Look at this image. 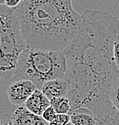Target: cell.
<instances>
[{"label":"cell","instance_id":"1","mask_svg":"<svg viewBox=\"0 0 119 125\" xmlns=\"http://www.w3.org/2000/svg\"><path fill=\"white\" fill-rule=\"evenodd\" d=\"M81 15L75 36L63 51L67 63V97L71 113L80 108L89 110L104 125L114 110L110 94L119 78L113 56L119 19L100 10H87Z\"/></svg>","mask_w":119,"mask_h":125},{"label":"cell","instance_id":"2","mask_svg":"<svg viewBox=\"0 0 119 125\" xmlns=\"http://www.w3.org/2000/svg\"><path fill=\"white\" fill-rule=\"evenodd\" d=\"M15 10L27 46L44 50L63 52L82 21L68 0H22Z\"/></svg>","mask_w":119,"mask_h":125},{"label":"cell","instance_id":"3","mask_svg":"<svg viewBox=\"0 0 119 125\" xmlns=\"http://www.w3.org/2000/svg\"><path fill=\"white\" fill-rule=\"evenodd\" d=\"M66 58L63 52L48 51L27 46L20 56L14 81L28 80L41 90L46 82L65 79Z\"/></svg>","mask_w":119,"mask_h":125},{"label":"cell","instance_id":"4","mask_svg":"<svg viewBox=\"0 0 119 125\" xmlns=\"http://www.w3.org/2000/svg\"><path fill=\"white\" fill-rule=\"evenodd\" d=\"M26 47L16 10L0 5V78L12 80Z\"/></svg>","mask_w":119,"mask_h":125},{"label":"cell","instance_id":"5","mask_svg":"<svg viewBox=\"0 0 119 125\" xmlns=\"http://www.w3.org/2000/svg\"><path fill=\"white\" fill-rule=\"evenodd\" d=\"M37 89L35 84L28 80H20L14 81L7 89L9 100L12 104L21 106Z\"/></svg>","mask_w":119,"mask_h":125},{"label":"cell","instance_id":"6","mask_svg":"<svg viewBox=\"0 0 119 125\" xmlns=\"http://www.w3.org/2000/svg\"><path fill=\"white\" fill-rule=\"evenodd\" d=\"M10 123L13 125H48L41 116L30 113L23 106L14 110Z\"/></svg>","mask_w":119,"mask_h":125},{"label":"cell","instance_id":"7","mask_svg":"<svg viewBox=\"0 0 119 125\" xmlns=\"http://www.w3.org/2000/svg\"><path fill=\"white\" fill-rule=\"evenodd\" d=\"M41 91L49 101H52L59 97L67 96L69 92V83L66 79L49 80L43 84Z\"/></svg>","mask_w":119,"mask_h":125},{"label":"cell","instance_id":"8","mask_svg":"<svg viewBox=\"0 0 119 125\" xmlns=\"http://www.w3.org/2000/svg\"><path fill=\"white\" fill-rule=\"evenodd\" d=\"M51 106L50 101L42 93L41 90L36 89L32 95L25 102V107L30 113L37 116H41L46 111V109Z\"/></svg>","mask_w":119,"mask_h":125},{"label":"cell","instance_id":"9","mask_svg":"<svg viewBox=\"0 0 119 125\" xmlns=\"http://www.w3.org/2000/svg\"><path fill=\"white\" fill-rule=\"evenodd\" d=\"M70 122L74 125H100L96 117L84 108L77 109L71 113Z\"/></svg>","mask_w":119,"mask_h":125},{"label":"cell","instance_id":"10","mask_svg":"<svg viewBox=\"0 0 119 125\" xmlns=\"http://www.w3.org/2000/svg\"><path fill=\"white\" fill-rule=\"evenodd\" d=\"M51 106L54 109L57 114H71V104L67 96L59 97L50 101Z\"/></svg>","mask_w":119,"mask_h":125},{"label":"cell","instance_id":"11","mask_svg":"<svg viewBox=\"0 0 119 125\" xmlns=\"http://www.w3.org/2000/svg\"><path fill=\"white\" fill-rule=\"evenodd\" d=\"M110 98H111V102L113 107L119 115V78L111 87Z\"/></svg>","mask_w":119,"mask_h":125},{"label":"cell","instance_id":"12","mask_svg":"<svg viewBox=\"0 0 119 125\" xmlns=\"http://www.w3.org/2000/svg\"><path fill=\"white\" fill-rule=\"evenodd\" d=\"M69 122H70V115L57 114L54 120L48 125H66Z\"/></svg>","mask_w":119,"mask_h":125},{"label":"cell","instance_id":"13","mask_svg":"<svg viewBox=\"0 0 119 125\" xmlns=\"http://www.w3.org/2000/svg\"><path fill=\"white\" fill-rule=\"evenodd\" d=\"M57 113L56 112L54 111V109L52 107V106H49L47 109H46V111L43 113V114L41 115V117L47 123V124H51L52 121L54 120V118L56 117Z\"/></svg>","mask_w":119,"mask_h":125},{"label":"cell","instance_id":"14","mask_svg":"<svg viewBox=\"0 0 119 125\" xmlns=\"http://www.w3.org/2000/svg\"><path fill=\"white\" fill-rule=\"evenodd\" d=\"M113 56H114L115 62L118 67L119 71V34L117 36L116 40L114 42V46H113Z\"/></svg>","mask_w":119,"mask_h":125},{"label":"cell","instance_id":"15","mask_svg":"<svg viewBox=\"0 0 119 125\" xmlns=\"http://www.w3.org/2000/svg\"><path fill=\"white\" fill-rule=\"evenodd\" d=\"M105 125H119V115L115 109L113 110V112L110 116L108 122Z\"/></svg>","mask_w":119,"mask_h":125},{"label":"cell","instance_id":"16","mask_svg":"<svg viewBox=\"0 0 119 125\" xmlns=\"http://www.w3.org/2000/svg\"><path fill=\"white\" fill-rule=\"evenodd\" d=\"M22 0H5L4 5L10 9H16L21 3Z\"/></svg>","mask_w":119,"mask_h":125},{"label":"cell","instance_id":"17","mask_svg":"<svg viewBox=\"0 0 119 125\" xmlns=\"http://www.w3.org/2000/svg\"><path fill=\"white\" fill-rule=\"evenodd\" d=\"M5 0H0V5H4Z\"/></svg>","mask_w":119,"mask_h":125},{"label":"cell","instance_id":"18","mask_svg":"<svg viewBox=\"0 0 119 125\" xmlns=\"http://www.w3.org/2000/svg\"><path fill=\"white\" fill-rule=\"evenodd\" d=\"M66 125H74V124H72V123H71V122H69V124H66Z\"/></svg>","mask_w":119,"mask_h":125},{"label":"cell","instance_id":"19","mask_svg":"<svg viewBox=\"0 0 119 125\" xmlns=\"http://www.w3.org/2000/svg\"><path fill=\"white\" fill-rule=\"evenodd\" d=\"M3 125H13L11 123H10V124H3Z\"/></svg>","mask_w":119,"mask_h":125},{"label":"cell","instance_id":"20","mask_svg":"<svg viewBox=\"0 0 119 125\" xmlns=\"http://www.w3.org/2000/svg\"><path fill=\"white\" fill-rule=\"evenodd\" d=\"M0 125H3V123L2 121H0Z\"/></svg>","mask_w":119,"mask_h":125},{"label":"cell","instance_id":"21","mask_svg":"<svg viewBox=\"0 0 119 125\" xmlns=\"http://www.w3.org/2000/svg\"><path fill=\"white\" fill-rule=\"evenodd\" d=\"M68 1H72L73 2V0H68Z\"/></svg>","mask_w":119,"mask_h":125}]
</instances>
